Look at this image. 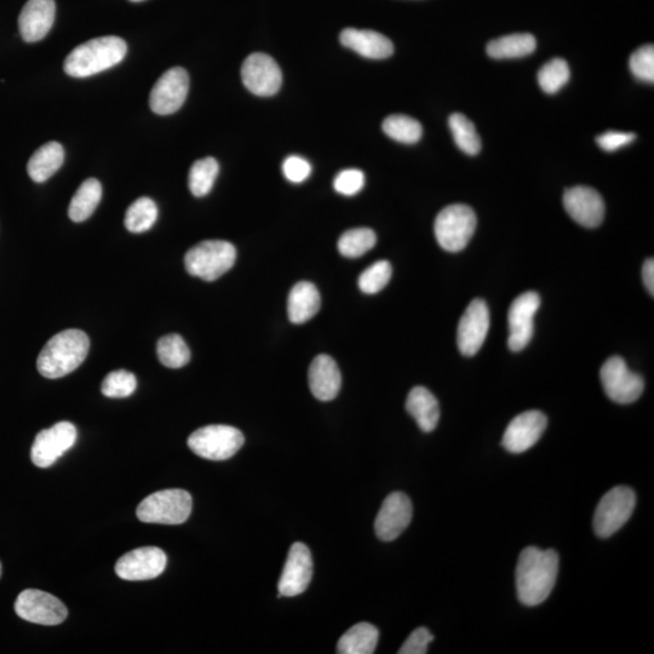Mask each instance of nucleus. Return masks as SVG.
<instances>
[{"label":"nucleus","instance_id":"obj_33","mask_svg":"<svg viewBox=\"0 0 654 654\" xmlns=\"http://www.w3.org/2000/svg\"><path fill=\"white\" fill-rule=\"evenodd\" d=\"M157 353L160 363L169 369H181L191 361V351L180 335L160 338Z\"/></svg>","mask_w":654,"mask_h":654},{"label":"nucleus","instance_id":"obj_38","mask_svg":"<svg viewBox=\"0 0 654 654\" xmlns=\"http://www.w3.org/2000/svg\"><path fill=\"white\" fill-rule=\"evenodd\" d=\"M137 387L135 375L129 371L118 370L107 375L102 383L101 392L107 398H128Z\"/></svg>","mask_w":654,"mask_h":654},{"label":"nucleus","instance_id":"obj_39","mask_svg":"<svg viewBox=\"0 0 654 654\" xmlns=\"http://www.w3.org/2000/svg\"><path fill=\"white\" fill-rule=\"evenodd\" d=\"M629 67L631 73L642 82H654V47L645 45L635 51L630 57Z\"/></svg>","mask_w":654,"mask_h":654},{"label":"nucleus","instance_id":"obj_16","mask_svg":"<svg viewBox=\"0 0 654 654\" xmlns=\"http://www.w3.org/2000/svg\"><path fill=\"white\" fill-rule=\"evenodd\" d=\"M168 558L162 549L145 547L126 553L117 562L116 573L124 581H149L162 575Z\"/></svg>","mask_w":654,"mask_h":654},{"label":"nucleus","instance_id":"obj_40","mask_svg":"<svg viewBox=\"0 0 654 654\" xmlns=\"http://www.w3.org/2000/svg\"><path fill=\"white\" fill-rule=\"evenodd\" d=\"M365 186L364 172L358 169L343 170L336 176L334 188L337 193L353 197Z\"/></svg>","mask_w":654,"mask_h":654},{"label":"nucleus","instance_id":"obj_20","mask_svg":"<svg viewBox=\"0 0 654 654\" xmlns=\"http://www.w3.org/2000/svg\"><path fill=\"white\" fill-rule=\"evenodd\" d=\"M564 205L567 214L581 226L595 228L604 221V199L594 188L578 186L567 189Z\"/></svg>","mask_w":654,"mask_h":654},{"label":"nucleus","instance_id":"obj_35","mask_svg":"<svg viewBox=\"0 0 654 654\" xmlns=\"http://www.w3.org/2000/svg\"><path fill=\"white\" fill-rule=\"evenodd\" d=\"M384 134L390 139L401 143H416L421 140L423 128L418 120L411 117L403 116V114H394L384 119L382 125Z\"/></svg>","mask_w":654,"mask_h":654},{"label":"nucleus","instance_id":"obj_3","mask_svg":"<svg viewBox=\"0 0 654 654\" xmlns=\"http://www.w3.org/2000/svg\"><path fill=\"white\" fill-rule=\"evenodd\" d=\"M128 45L119 37L107 36L80 44L67 56L63 70L68 76L86 78L109 70L124 60Z\"/></svg>","mask_w":654,"mask_h":654},{"label":"nucleus","instance_id":"obj_2","mask_svg":"<svg viewBox=\"0 0 654 654\" xmlns=\"http://www.w3.org/2000/svg\"><path fill=\"white\" fill-rule=\"evenodd\" d=\"M90 341L85 332L70 329L51 337L40 352L39 374L50 380L65 377L77 370L88 357Z\"/></svg>","mask_w":654,"mask_h":654},{"label":"nucleus","instance_id":"obj_26","mask_svg":"<svg viewBox=\"0 0 654 654\" xmlns=\"http://www.w3.org/2000/svg\"><path fill=\"white\" fill-rule=\"evenodd\" d=\"M65 162V151L59 142L51 141L37 149L27 164L28 175L37 183L48 181Z\"/></svg>","mask_w":654,"mask_h":654},{"label":"nucleus","instance_id":"obj_27","mask_svg":"<svg viewBox=\"0 0 654 654\" xmlns=\"http://www.w3.org/2000/svg\"><path fill=\"white\" fill-rule=\"evenodd\" d=\"M536 47V38L532 34L515 33L491 40L487 45V54L496 60L521 59L531 55Z\"/></svg>","mask_w":654,"mask_h":654},{"label":"nucleus","instance_id":"obj_23","mask_svg":"<svg viewBox=\"0 0 654 654\" xmlns=\"http://www.w3.org/2000/svg\"><path fill=\"white\" fill-rule=\"evenodd\" d=\"M343 47L371 60H384L394 53L392 40L383 34L370 30L347 28L340 36Z\"/></svg>","mask_w":654,"mask_h":654},{"label":"nucleus","instance_id":"obj_45","mask_svg":"<svg viewBox=\"0 0 654 654\" xmlns=\"http://www.w3.org/2000/svg\"><path fill=\"white\" fill-rule=\"evenodd\" d=\"M130 2H133V3H140V2H143V0H130Z\"/></svg>","mask_w":654,"mask_h":654},{"label":"nucleus","instance_id":"obj_1","mask_svg":"<svg viewBox=\"0 0 654 654\" xmlns=\"http://www.w3.org/2000/svg\"><path fill=\"white\" fill-rule=\"evenodd\" d=\"M559 555L552 549L529 547L522 550L515 581L522 605L538 606L549 598L559 573Z\"/></svg>","mask_w":654,"mask_h":654},{"label":"nucleus","instance_id":"obj_21","mask_svg":"<svg viewBox=\"0 0 654 654\" xmlns=\"http://www.w3.org/2000/svg\"><path fill=\"white\" fill-rule=\"evenodd\" d=\"M55 14V0H28L19 17L22 39L36 43L47 37L53 28Z\"/></svg>","mask_w":654,"mask_h":654},{"label":"nucleus","instance_id":"obj_36","mask_svg":"<svg viewBox=\"0 0 654 654\" xmlns=\"http://www.w3.org/2000/svg\"><path fill=\"white\" fill-rule=\"evenodd\" d=\"M571 77L569 63L554 59L545 63L538 72V83L544 93L556 94L569 83Z\"/></svg>","mask_w":654,"mask_h":654},{"label":"nucleus","instance_id":"obj_32","mask_svg":"<svg viewBox=\"0 0 654 654\" xmlns=\"http://www.w3.org/2000/svg\"><path fill=\"white\" fill-rule=\"evenodd\" d=\"M377 243V237L370 228L349 229L341 235L337 248L347 258H359L369 252Z\"/></svg>","mask_w":654,"mask_h":654},{"label":"nucleus","instance_id":"obj_14","mask_svg":"<svg viewBox=\"0 0 654 654\" xmlns=\"http://www.w3.org/2000/svg\"><path fill=\"white\" fill-rule=\"evenodd\" d=\"M541 307V297L529 291L515 298L508 314L510 351L520 352L527 347L533 336V319Z\"/></svg>","mask_w":654,"mask_h":654},{"label":"nucleus","instance_id":"obj_41","mask_svg":"<svg viewBox=\"0 0 654 654\" xmlns=\"http://www.w3.org/2000/svg\"><path fill=\"white\" fill-rule=\"evenodd\" d=\"M283 172L286 179L292 183H302L308 179L312 174V165L308 160L298 157L290 156L285 159L283 164Z\"/></svg>","mask_w":654,"mask_h":654},{"label":"nucleus","instance_id":"obj_37","mask_svg":"<svg viewBox=\"0 0 654 654\" xmlns=\"http://www.w3.org/2000/svg\"><path fill=\"white\" fill-rule=\"evenodd\" d=\"M392 265L388 261H378L361 273L358 284L361 291L367 295L380 292L392 278Z\"/></svg>","mask_w":654,"mask_h":654},{"label":"nucleus","instance_id":"obj_7","mask_svg":"<svg viewBox=\"0 0 654 654\" xmlns=\"http://www.w3.org/2000/svg\"><path fill=\"white\" fill-rule=\"evenodd\" d=\"M245 443L244 435L231 426H206L195 430L188 438V446L195 455L210 461H226Z\"/></svg>","mask_w":654,"mask_h":654},{"label":"nucleus","instance_id":"obj_5","mask_svg":"<svg viewBox=\"0 0 654 654\" xmlns=\"http://www.w3.org/2000/svg\"><path fill=\"white\" fill-rule=\"evenodd\" d=\"M192 503V496L185 490L159 491L143 499L137 518L146 524L180 525L191 515Z\"/></svg>","mask_w":654,"mask_h":654},{"label":"nucleus","instance_id":"obj_31","mask_svg":"<svg viewBox=\"0 0 654 654\" xmlns=\"http://www.w3.org/2000/svg\"><path fill=\"white\" fill-rule=\"evenodd\" d=\"M449 125L456 145L468 156H476L481 151V139L470 119L462 113H453Z\"/></svg>","mask_w":654,"mask_h":654},{"label":"nucleus","instance_id":"obj_30","mask_svg":"<svg viewBox=\"0 0 654 654\" xmlns=\"http://www.w3.org/2000/svg\"><path fill=\"white\" fill-rule=\"evenodd\" d=\"M220 165L215 158L197 160L189 171L188 185L194 197L202 198L208 195L214 187Z\"/></svg>","mask_w":654,"mask_h":654},{"label":"nucleus","instance_id":"obj_18","mask_svg":"<svg viewBox=\"0 0 654 654\" xmlns=\"http://www.w3.org/2000/svg\"><path fill=\"white\" fill-rule=\"evenodd\" d=\"M547 426L548 418L541 411L520 413L509 423L502 445L508 452L519 455L538 443Z\"/></svg>","mask_w":654,"mask_h":654},{"label":"nucleus","instance_id":"obj_6","mask_svg":"<svg viewBox=\"0 0 654 654\" xmlns=\"http://www.w3.org/2000/svg\"><path fill=\"white\" fill-rule=\"evenodd\" d=\"M476 215L468 205L447 206L436 216L434 233L439 245L449 252H460L473 238Z\"/></svg>","mask_w":654,"mask_h":654},{"label":"nucleus","instance_id":"obj_46","mask_svg":"<svg viewBox=\"0 0 654 654\" xmlns=\"http://www.w3.org/2000/svg\"><path fill=\"white\" fill-rule=\"evenodd\" d=\"M0 576H2V564H0Z\"/></svg>","mask_w":654,"mask_h":654},{"label":"nucleus","instance_id":"obj_24","mask_svg":"<svg viewBox=\"0 0 654 654\" xmlns=\"http://www.w3.org/2000/svg\"><path fill=\"white\" fill-rule=\"evenodd\" d=\"M320 294L315 286L308 281H301L292 288L288 300V314L292 324H304L318 314L320 309Z\"/></svg>","mask_w":654,"mask_h":654},{"label":"nucleus","instance_id":"obj_34","mask_svg":"<svg viewBox=\"0 0 654 654\" xmlns=\"http://www.w3.org/2000/svg\"><path fill=\"white\" fill-rule=\"evenodd\" d=\"M158 218L157 204L143 197L130 205L125 215V227L131 233H143L151 229Z\"/></svg>","mask_w":654,"mask_h":654},{"label":"nucleus","instance_id":"obj_8","mask_svg":"<svg viewBox=\"0 0 654 654\" xmlns=\"http://www.w3.org/2000/svg\"><path fill=\"white\" fill-rule=\"evenodd\" d=\"M636 495L628 486H617L601 498L596 507L593 526L596 535L608 538L622 529L633 515Z\"/></svg>","mask_w":654,"mask_h":654},{"label":"nucleus","instance_id":"obj_10","mask_svg":"<svg viewBox=\"0 0 654 654\" xmlns=\"http://www.w3.org/2000/svg\"><path fill=\"white\" fill-rule=\"evenodd\" d=\"M15 612L24 621L40 625H59L68 616L62 601L37 589L24 590L17 596Z\"/></svg>","mask_w":654,"mask_h":654},{"label":"nucleus","instance_id":"obj_42","mask_svg":"<svg viewBox=\"0 0 654 654\" xmlns=\"http://www.w3.org/2000/svg\"><path fill=\"white\" fill-rule=\"evenodd\" d=\"M434 636L427 628L413 630L409 638L401 646L399 654H426Z\"/></svg>","mask_w":654,"mask_h":654},{"label":"nucleus","instance_id":"obj_15","mask_svg":"<svg viewBox=\"0 0 654 654\" xmlns=\"http://www.w3.org/2000/svg\"><path fill=\"white\" fill-rule=\"evenodd\" d=\"M490 329V311L485 301L475 298L469 304L458 324L457 343L464 357H473L480 351Z\"/></svg>","mask_w":654,"mask_h":654},{"label":"nucleus","instance_id":"obj_43","mask_svg":"<svg viewBox=\"0 0 654 654\" xmlns=\"http://www.w3.org/2000/svg\"><path fill=\"white\" fill-rule=\"evenodd\" d=\"M636 139L633 133H621V131H607L596 139L600 148L606 152H615L617 149L628 146Z\"/></svg>","mask_w":654,"mask_h":654},{"label":"nucleus","instance_id":"obj_13","mask_svg":"<svg viewBox=\"0 0 654 654\" xmlns=\"http://www.w3.org/2000/svg\"><path fill=\"white\" fill-rule=\"evenodd\" d=\"M242 79L250 93L268 97L280 90L283 83L278 63L271 56L263 53L251 54L243 63Z\"/></svg>","mask_w":654,"mask_h":654},{"label":"nucleus","instance_id":"obj_4","mask_svg":"<svg viewBox=\"0 0 654 654\" xmlns=\"http://www.w3.org/2000/svg\"><path fill=\"white\" fill-rule=\"evenodd\" d=\"M237 260L234 245L225 240H205L188 250L185 256L187 272L205 281H215L226 274Z\"/></svg>","mask_w":654,"mask_h":654},{"label":"nucleus","instance_id":"obj_22","mask_svg":"<svg viewBox=\"0 0 654 654\" xmlns=\"http://www.w3.org/2000/svg\"><path fill=\"white\" fill-rule=\"evenodd\" d=\"M308 381L315 398L320 401L334 400L341 389V371L330 355L321 354L309 367Z\"/></svg>","mask_w":654,"mask_h":654},{"label":"nucleus","instance_id":"obj_25","mask_svg":"<svg viewBox=\"0 0 654 654\" xmlns=\"http://www.w3.org/2000/svg\"><path fill=\"white\" fill-rule=\"evenodd\" d=\"M406 410L415 418L424 433L433 432L438 426L440 407L438 400L427 388L415 387L406 400Z\"/></svg>","mask_w":654,"mask_h":654},{"label":"nucleus","instance_id":"obj_9","mask_svg":"<svg viewBox=\"0 0 654 654\" xmlns=\"http://www.w3.org/2000/svg\"><path fill=\"white\" fill-rule=\"evenodd\" d=\"M600 380L607 397L617 404L634 403L644 393V380L631 372L621 357H612L602 365Z\"/></svg>","mask_w":654,"mask_h":654},{"label":"nucleus","instance_id":"obj_17","mask_svg":"<svg viewBox=\"0 0 654 654\" xmlns=\"http://www.w3.org/2000/svg\"><path fill=\"white\" fill-rule=\"evenodd\" d=\"M313 577V559L307 545L297 542L292 545L288 560L281 573L278 589L279 596L294 598L306 592Z\"/></svg>","mask_w":654,"mask_h":654},{"label":"nucleus","instance_id":"obj_44","mask_svg":"<svg viewBox=\"0 0 654 654\" xmlns=\"http://www.w3.org/2000/svg\"><path fill=\"white\" fill-rule=\"evenodd\" d=\"M642 275H644V283L648 292L653 296L654 295V262L653 258H648L645 262L644 269H642Z\"/></svg>","mask_w":654,"mask_h":654},{"label":"nucleus","instance_id":"obj_19","mask_svg":"<svg viewBox=\"0 0 654 654\" xmlns=\"http://www.w3.org/2000/svg\"><path fill=\"white\" fill-rule=\"evenodd\" d=\"M413 508L403 492H393L384 499L375 521V531L383 542H392L409 527Z\"/></svg>","mask_w":654,"mask_h":654},{"label":"nucleus","instance_id":"obj_12","mask_svg":"<svg viewBox=\"0 0 654 654\" xmlns=\"http://www.w3.org/2000/svg\"><path fill=\"white\" fill-rule=\"evenodd\" d=\"M188 90L189 77L185 68H171L153 86L149 96V107L159 116H169L183 106Z\"/></svg>","mask_w":654,"mask_h":654},{"label":"nucleus","instance_id":"obj_11","mask_svg":"<svg viewBox=\"0 0 654 654\" xmlns=\"http://www.w3.org/2000/svg\"><path fill=\"white\" fill-rule=\"evenodd\" d=\"M77 441V429L70 422L56 423L55 426L42 430L34 440L31 458L34 466L49 468L60 457L72 449Z\"/></svg>","mask_w":654,"mask_h":654},{"label":"nucleus","instance_id":"obj_29","mask_svg":"<svg viewBox=\"0 0 654 654\" xmlns=\"http://www.w3.org/2000/svg\"><path fill=\"white\" fill-rule=\"evenodd\" d=\"M102 198V186L99 180L88 179L80 185L73 195L68 216L73 222H84L94 214Z\"/></svg>","mask_w":654,"mask_h":654},{"label":"nucleus","instance_id":"obj_28","mask_svg":"<svg viewBox=\"0 0 654 654\" xmlns=\"http://www.w3.org/2000/svg\"><path fill=\"white\" fill-rule=\"evenodd\" d=\"M378 629L370 623L354 625L338 641L337 652L341 654H372L378 644Z\"/></svg>","mask_w":654,"mask_h":654}]
</instances>
